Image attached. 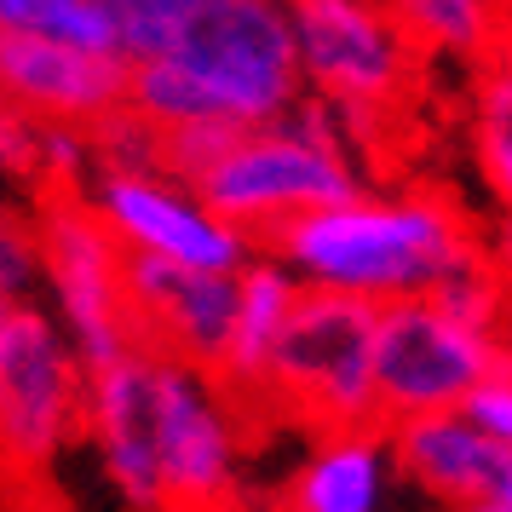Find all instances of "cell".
<instances>
[{"label":"cell","instance_id":"6da1fadb","mask_svg":"<svg viewBox=\"0 0 512 512\" xmlns=\"http://www.w3.org/2000/svg\"><path fill=\"white\" fill-rule=\"evenodd\" d=\"M300 93V47L282 0H202L162 52L127 64V104L156 127H259Z\"/></svg>","mask_w":512,"mask_h":512},{"label":"cell","instance_id":"7a4b0ae2","mask_svg":"<svg viewBox=\"0 0 512 512\" xmlns=\"http://www.w3.org/2000/svg\"><path fill=\"white\" fill-rule=\"evenodd\" d=\"M305 282L357 300H409L432 294L455 265L478 254L461 208L438 190L374 196L369 185L288 219L271 242H259Z\"/></svg>","mask_w":512,"mask_h":512},{"label":"cell","instance_id":"3957f363","mask_svg":"<svg viewBox=\"0 0 512 512\" xmlns=\"http://www.w3.org/2000/svg\"><path fill=\"white\" fill-rule=\"evenodd\" d=\"M351 190H363V167L351 156L346 116L328 98L300 93L282 116L242 127L231 150L202 173L196 196L236 231L271 242L288 219L340 202Z\"/></svg>","mask_w":512,"mask_h":512},{"label":"cell","instance_id":"277c9868","mask_svg":"<svg viewBox=\"0 0 512 512\" xmlns=\"http://www.w3.org/2000/svg\"><path fill=\"white\" fill-rule=\"evenodd\" d=\"M374 300L300 288L265 374L259 409L294 415L305 426H380L374 397Z\"/></svg>","mask_w":512,"mask_h":512},{"label":"cell","instance_id":"5b68a950","mask_svg":"<svg viewBox=\"0 0 512 512\" xmlns=\"http://www.w3.org/2000/svg\"><path fill=\"white\" fill-rule=\"evenodd\" d=\"M35 236H41V305L64 328L81 369H110L116 357L139 351V328L121 282L127 248L93 213L87 190L35 196Z\"/></svg>","mask_w":512,"mask_h":512},{"label":"cell","instance_id":"8992f818","mask_svg":"<svg viewBox=\"0 0 512 512\" xmlns=\"http://www.w3.org/2000/svg\"><path fill=\"white\" fill-rule=\"evenodd\" d=\"M305 93L328 98L346 116L351 139L369 133L403 104L415 81V41L403 35L386 0H282Z\"/></svg>","mask_w":512,"mask_h":512},{"label":"cell","instance_id":"52a82bcc","mask_svg":"<svg viewBox=\"0 0 512 512\" xmlns=\"http://www.w3.org/2000/svg\"><path fill=\"white\" fill-rule=\"evenodd\" d=\"M242 403L208 369L156 351V472L162 512H242L248 507V438Z\"/></svg>","mask_w":512,"mask_h":512},{"label":"cell","instance_id":"ba28073f","mask_svg":"<svg viewBox=\"0 0 512 512\" xmlns=\"http://www.w3.org/2000/svg\"><path fill=\"white\" fill-rule=\"evenodd\" d=\"M87 426V369L41 300L0 328V466L41 478Z\"/></svg>","mask_w":512,"mask_h":512},{"label":"cell","instance_id":"9c48e42d","mask_svg":"<svg viewBox=\"0 0 512 512\" xmlns=\"http://www.w3.org/2000/svg\"><path fill=\"white\" fill-rule=\"evenodd\" d=\"M495 369V334L449 317L432 294L386 300L374 311V397L380 426L403 415L461 409V397Z\"/></svg>","mask_w":512,"mask_h":512},{"label":"cell","instance_id":"30bf717a","mask_svg":"<svg viewBox=\"0 0 512 512\" xmlns=\"http://www.w3.org/2000/svg\"><path fill=\"white\" fill-rule=\"evenodd\" d=\"M87 202L121 248L162 254L173 265L242 271V259L259 248L254 236L236 231L231 219H219L196 190L167 179L162 167H98L87 179Z\"/></svg>","mask_w":512,"mask_h":512},{"label":"cell","instance_id":"8fae6325","mask_svg":"<svg viewBox=\"0 0 512 512\" xmlns=\"http://www.w3.org/2000/svg\"><path fill=\"white\" fill-rule=\"evenodd\" d=\"M121 282H127L139 346L185 357L208 374L219 369L236 323V271H196V265H173L162 254L127 248Z\"/></svg>","mask_w":512,"mask_h":512},{"label":"cell","instance_id":"7c38bea8","mask_svg":"<svg viewBox=\"0 0 512 512\" xmlns=\"http://www.w3.org/2000/svg\"><path fill=\"white\" fill-rule=\"evenodd\" d=\"M81 438L98 449L104 484L127 512H162L156 472V351L139 346L110 369L87 374V426Z\"/></svg>","mask_w":512,"mask_h":512},{"label":"cell","instance_id":"4fadbf2b","mask_svg":"<svg viewBox=\"0 0 512 512\" xmlns=\"http://www.w3.org/2000/svg\"><path fill=\"white\" fill-rule=\"evenodd\" d=\"M127 52H98L41 35H0V98L35 121L93 127L127 104Z\"/></svg>","mask_w":512,"mask_h":512},{"label":"cell","instance_id":"5bb4252c","mask_svg":"<svg viewBox=\"0 0 512 512\" xmlns=\"http://www.w3.org/2000/svg\"><path fill=\"white\" fill-rule=\"evenodd\" d=\"M386 443H392V472H403L443 507L512 501V449L489 438L466 409L403 415L386 426Z\"/></svg>","mask_w":512,"mask_h":512},{"label":"cell","instance_id":"9a60e30c","mask_svg":"<svg viewBox=\"0 0 512 512\" xmlns=\"http://www.w3.org/2000/svg\"><path fill=\"white\" fill-rule=\"evenodd\" d=\"M392 478L386 426H328L271 495V512H380Z\"/></svg>","mask_w":512,"mask_h":512},{"label":"cell","instance_id":"2e32d148","mask_svg":"<svg viewBox=\"0 0 512 512\" xmlns=\"http://www.w3.org/2000/svg\"><path fill=\"white\" fill-rule=\"evenodd\" d=\"M305 282L282 265L271 248H254L236 271V323H231V346L219 357L213 380L242 403V415H254L265 397V374H271V351H277L282 328L294 317Z\"/></svg>","mask_w":512,"mask_h":512},{"label":"cell","instance_id":"e0dca14e","mask_svg":"<svg viewBox=\"0 0 512 512\" xmlns=\"http://www.w3.org/2000/svg\"><path fill=\"white\" fill-rule=\"evenodd\" d=\"M415 52L443 58H484L501 41V0H386Z\"/></svg>","mask_w":512,"mask_h":512},{"label":"cell","instance_id":"ac0fdd59","mask_svg":"<svg viewBox=\"0 0 512 512\" xmlns=\"http://www.w3.org/2000/svg\"><path fill=\"white\" fill-rule=\"evenodd\" d=\"M0 35H41V41L121 52V29L104 12V0H0Z\"/></svg>","mask_w":512,"mask_h":512},{"label":"cell","instance_id":"d6986e66","mask_svg":"<svg viewBox=\"0 0 512 512\" xmlns=\"http://www.w3.org/2000/svg\"><path fill=\"white\" fill-rule=\"evenodd\" d=\"M41 300V236H35V196H0V328L18 305Z\"/></svg>","mask_w":512,"mask_h":512},{"label":"cell","instance_id":"ffe728a7","mask_svg":"<svg viewBox=\"0 0 512 512\" xmlns=\"http://www.w3.org/2000/svg\"><path fill=\"white\" fill-rule=\"evenodd\" d=\"M432 300H438L449 317H461V323L495 334V323H501V311H507V300H512V282L501 277L484 254H472L466 265H455V271L432 288Z\"/></svg>","mask_w":512,"mask_h":512},{"label":"cell","instance_id":"44dd1931","mask_svg":"<svg viewBox=\"0 0 512 512\" xmlns=\"http://www.w3.org/2000/svg\"><path fill=\"white\" fill-rule=\"evenodd\" d=\"M236 133H242L236 121H179V127H162V173L196 190L202 173L231 150Z\"/></svg>","mask_w":512,"mask_h":512},{"label":"cell","instance_id":"7402d4cb","mask_svg":"<svg viewBox=\"0 0 512 512\" xmlns=\"http://www.w3.org/2000/svg\"><path fill=\"white\" fill-rule=\"evenodd\" d=\"M196 6H202V0H104V12H110L116 29H121V52H127V58L162 52Z\"/></svg>","mask_w":512,"mask_h":512},{"label":"cell","instance_id":"603a6c76","mask_svg":"<svg viewBox=\"0 0 512 512\" xmlns=\"http://www.w3.org/2000/svg\"><path fill=\"white\" fill-rule=\"evenodd\" d=\"M35 179H41V121L0 98V185L35 196Z\"/></svg>","mask_w":512,"mask_h":512},{"label":"cell","instance_id":"cb8c5ba5","mask_svg":"<svg viewBox=\"0 0 512 512\" xmlns=\"http://www.w3.org/2000/svg\"><path fill=\"white\" fill-rule=\"evenodd\" d=\"M461 409L478 420L495 443H507L512 449V374L507 369H489L484 380L461 397Z\"/></svg>","mask_w":512,"mask_h":512},{"label":"cell","instance_id":"d4e9b609","mask_svg":"<svg viewBox=\"0 0 512 512\" xmlns=\"http://www.w3.org/2000/svg\"><path fill=\"white\" fill-rule=\"evenodd\" d=\"M478 167H484L495 202H501L507 219H512V133H489V139H478Z\"/></svg>","mask_w":512,"mask_h":512},{"label":"cell","instance_id":"484cf974","mask_svg":"<svg viewBox=\"0 0 512 512\" xmlns=\"http://www.w3.org/2000/svg\"><path fill=\"white\" fill-rule=\"evenodd\" d=\"M495 369L512 374V300H507V311H501V323H495Z\"/></svg>","mask_w":512,"mask_h":512},{"label":"cell","instance_id":"4316f807","mask_svg":"<svg viewBox=\"0 0 512 512\" xmlns=\"http://www.w3.org/2000/svg\"><path fill=\"white\" fill-rule=\"evenodd\" d=\"M449 512H512V501H472V507H449Z\"/></svg>","mask_w":512,"mask_h":512},{"label":"cell","instance_id":"83f0119b","mask_svg":"<svg viewBox=\"0 0 512 512\" xmlns=\"http://www.w3.org/2000/svg\"><path fill=\"white\" fill-rule=\"evenodd\" d=\"M501 35H512V0L501 6Z\"/></svg>","mask_w":512,"mask_h":512}]
</instances>
